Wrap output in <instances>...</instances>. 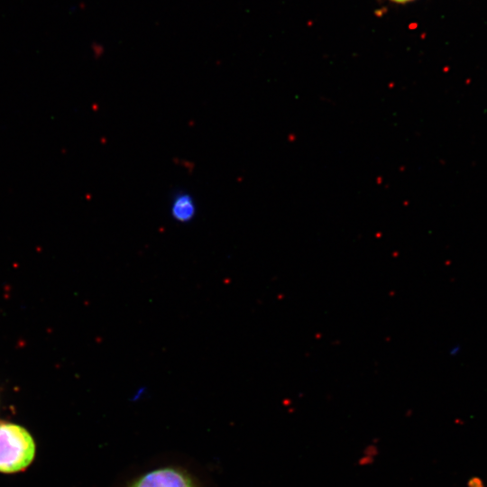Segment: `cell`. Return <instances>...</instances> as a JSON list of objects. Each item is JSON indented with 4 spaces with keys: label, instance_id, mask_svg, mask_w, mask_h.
<instances>
[{
    "label": "cell",
    "instance_id": "cell-1",
    "mask_svg": "<svg viewBox=\"0 0 487 487\" xmlns=\"http://www.w3.org/2000/svg\"><path fill=\"white\" fill-rule=\"evenodd\" d=\"M35 456V442L23 427L0 421V473L23 471Z\"/></svg>",
    "mask_w": 487,
    "mask_h": 487
},
{
    "label": "cell",
    "instance_id": "cell-2",
    "mask_svg": "<svg viewBox=\"0 0 487 487\" xmlns=\"http://www.w3.org/2000/svg\"><path fill=\"white\" fill-rule=\"evenodd\" d=\"M131 487H195L191 479L184 473L171 467L149 472Z\"/></svg>",
    "mask_w": 487,
    "mask_h": 487
},
{
    "label": "cell",
    "instance_id": "cell-3",
    "mask_svg": "<svg viewBox=\"0 0 487 487\" xmlns=\"http://www.w3.org/2000/svg\"><path fill=\"white\" fill-rule=\"evenodd\" d=\"M170 211L173 220L180 224H188L194 220L197 215V204L189 193L180 191L173 196Z\"/></svg>",
    "mask_w": 487,
    "mask_h": 487
},
{
    "label": "cell",
    "instance_id": "cell-4",
    "mask_svg": "<svg viewBox=\"0 0 487 487\" xmlns=\"http://www.w3.org/2000/svg\"><path fill=\"white\" fill-rule=\"evenodd\" d=\"M391 2L397 3V4H406L408 2H410L412 0H391Z\"/></svg>",
    "mask_w": 487,
    "mask_h": 487
}]
</instances>
